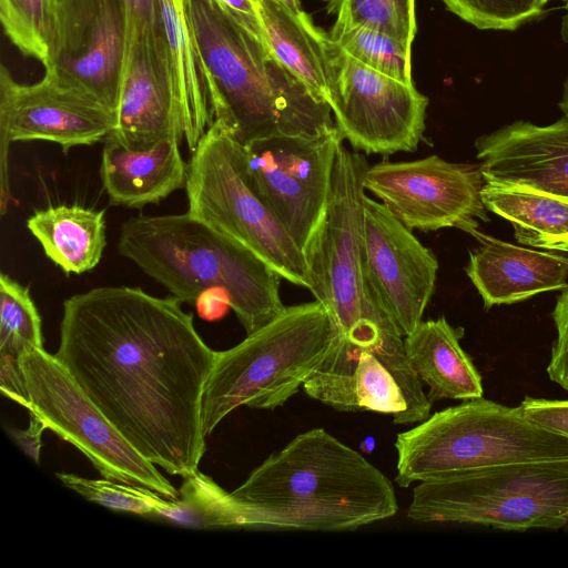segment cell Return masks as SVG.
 <instances>
[{"label": "cell", "mask_w": 568, "mask_h": 568, "mask_svg": "<svg viewBox=\"0 0 568 568\" xmlns=\"http://www.w3.org/2000/svg\"><path fill=\"white\" fill-rule=\"evenodd\" d=\"M44 348L41 317L30 292L9 275H0V353L20 357Z\"/></svg>", "instance_id": "31"}, {"label": "cell", "mask_w": 568, "mask_h": 568, "mask_svg": "<svg viewBox=\"0 0 568 568\" xmlns=\"http://www.w3.org/2000/svg\"><path fill=\"white\" fill-rule=\"evenodd\" d=\"M484 181V205L513 225L519 244L568 253V196L515 182Z\"/></svg>", "instance_id": "24"}, {"label": "cell", "mask_w": 568, "mask_h": 568, "mask_svg": "<svg viewBox=\"0 0 568 568\" xmlns=\"http://www.w3.org/2000/svg\"><path fill=\"white\" fill-rule=\"evenodd\" d=\"M329 38L346 53L363 64L406 84L412 80V47L365 27L334 23Z\"/></svg>", "instance_id": "29"}, {"label": "cell", "mask_w": 568, "mask_h": 568, "mask_svg": "<svg viewBox=\"0 0 568 568\" xmlns=\"http://www.w3.org/2000/svg\"><path fill=\"white\" fill-rule=\"evenodd\" d=\"M126 42L122 0H58L45 69L82 87L115 112Z\"/></svg>", "instance_id": "16"}, {"label": "cell", "mask_w": 568, "mask_h": 568, "mask_svg": "<svg viewBox=\"0 0 568 568\" xmlns=\"http://www.w3.org/2000/svg\"><path fill=\"white\" fill-rule=\"evenodd\" d=\"M58 0H0L3 31L26 57L49 62L57 27Z\"/></svg>", "instance_id": "28"}, {"label": "cell", "mask_w": 568, "mask_h": 568, "mask_svg": "<svg viewBox=\"0 0 568 568\" xmlns=\"http://www.w3.org/2000/svg\"><path fill=\"white\" fill-rule=\"evenodd\" d=\"M158 518L194 529L265 528L261 514L200 470L183 478L176 499L152 491Z\"/></svg>", "instance_id": "27"}, {"label": "cell", "mask_w": 568, "mask_h": 568, "mask_svg": "<svg viewBox=\"0 0 568 568\" xmlns=\"http://www.w3.org/2000/svg\"><path fill=\"white\" fill-rule=\"evenodd\" d=\"M564 9L565 12L562 14L560 23V36L562 41L568 43V0H566Z\"/></svg>", "instance_id": "40"}, {"label": "cell", "mask_w": 568, "mask_h": 568, "mask_svg": "<svg viewBox=\"0 0 568 568\" xmlns=\"http://www.w3.org/2000/svg\"><path fill=\"white\" fill-rule=\"evenodd\" d=\"M363 252L371 286L403 336L422 322L438 261L382 202L364 195Z\"/></svg>", "instance_id": "15"}, {"label": "cell", "mask_w": 568, "mask_h": 568, "mask_svg": "<svg viewBox=\"0 0 568 568\" xmlns=\"http://www.w3.org/2000/svg\"><path fill=\"white\" fill-rule=\"evenodd\" d=\"M551 316L557 335L546 371L550 381L568 392V285L557 297Z\"/></svg>", "instance_id": "34"}, {"label": "cell", "mask_w": 568, "mask_h": 568, "mask_svg": "<svg viewBox=\"0 0 568 568\" xmlns=\"http://www.w3.org/2000/svg\"><path fill=\"white\" fill-rule=\"evenodd\" d=\"M400 487L453 473L517 463L568 462V437L531 419L521 405L483 397L429 415L395 440Z\"/></svg>", "instance_id": "6"}, {"label": "cell", "mask_w": 568, "mask_h": 568, "mask_svg": "<svg viewBox=\"0 0 568 568\" xmlns=\"http://www.w3.org/2000/svg\"><path fill=\"white\" fill-rule=\"evenodd\" d=\"M55 476L67 488L103 507L144 517H151L153 513V490L105 478L88 479L67 473Z\"/></svg>", "instance_id": "33"}, {"label": "cell", "mask_w": 568, "mask_h": 568, "mask_svg": "<svg viewBox=\"0 0 568 568\" xmlns=\"http://www.w3.org/2000/svg\"><path fill=\"white\" fill-rule=\"evenodd\" d=\"M0 389L9 399L27 407L29 398L18 356L0 353Z\"/></svg>", "instance_id": "37"}, {"label": "cell", "mask_w": 568, "mask_h": 568, "mask_svg": "<svg viewBox=\"0 0 568 568\" xmlns=\"http://www.w3.org/2000/svg\"><path fill=\"white\" fill-rule=\"evenodd\" d=\"M548 1V0H547Z\"/></svg>", "instance_id": "43"}, {"label": "cell", "mask_w": 568, "mask_h": 568, "mask_svg": "<svg viewBox=\"0 0 568 568\" xmlns=\"http://www.w3.org/2000/svg\"><path fill=\"white\" fill-rule=\"evenodd\" d=\"M277 1H280L281 3H283L284 6H286L287 8H290L291 10H293L295 12L303 11L301 8L300 0H277Z\"/></svg>", "instance_id": "42"}, {"label": "cell", "mask_w": 568, "mask_h": 568, "mask_svg": "<svg viewBox=\"0 0 568 568\" xmlns=\"http://www.w3.org/2000/svg\"><path fill=\"white\" fill-rule=\"evenodd\" d=\"M19 363L28 412L77 447L103 478L178 498L179 489L122 436L54 355L34 348L23 353Z\"/></svg>", "instance_id": "10"}, {"label": "cell", "mask_w": 568, "mask_h": 568, "mask_svg": "<svg viewBox=\"0 0 568 568\" xmlns=\"http://www.w3.org/2000/svg\"><path fill=\"white\" fill-rule=\"evenodd\" d=\"M484 179L568 196V118L547 125L517 120L475 141Z\"/></svg>", "instance_id": "18"}, {"label": "cell", "mask_w": 568, "mask_h": 568, "mask_svg": "<svg viewBox=\"0 0 568 568\" xmlns=\"http://www.w3.org/2000/svg\"><path fill=\"white\" fill-rule=\"evenodd\" d=\"M126 30L164 42L161 33L156 0H122Z\"/></svg>", "instance_id": "36"}, {"label": "cell", "mask_w": 568, "mask_h": 568, "mask_svg": "<svg viewBox=\"0 0 568 568\" xmlns=\"http://www.w3.org/2000/svg\"><path fill=\"white\" fill-rule=\"evenodd\" d=\"M303 389L336 410L392 414L394 424L407 407L400 386L379 358L337 337Z\"/></svg>", "instance_id": "20"}, {"label": "cell", "mask_w": 568, "mask_h": 568, "mask_svg": "<svg viewBox=\"0 0 568 568\" xmlns=\"http://www.w3.org/2000/svg\"><path fill=\"white\" fill-rule=\"evenodd\" d=\"M118 251L181 303L197 306L203 295L219 292L247 335L286 307L281 276L265 261L189 212L130 217Z\"/></svg>", "instance_id": "5"}, {"label": "cell", "mask_w": 568, "mask_h": 568, "mask_svg": "<svg viewBox=\"0 0 568 568\" xmlns=\"http://www.w3.org/2000/svg\"><path fill=\"white\" fill-rule=\"evenodd\" d=\"M407 517L419 523L483 525L503 530L568 524V462L517 463L422 481Z\"/></svg>", "instance_id": "8"}, {"label": "cell", "mask_w": 568, "mask_h": 568, "mask_svg": "<svg viewBox=\"0 0 568 568\" xmlns=\"http://www.w3.org/2000/svg\"><path fill=\"white\" fill-rule=\"evenodd\" d=\"M232 494L265 528L353 531L398 510L392 481L324 428L295 436Z\"/></svg>", "instance_id": "4"}, {"label": "cell", "mask_w": 568, "mask_h": 568, "mask_svg": "<svg viewBox=\"0 0 568 568\" xmlns=\"http://www.w3.org/2000/svg\"><path fill=\"white\" fill-rule=\"evenodd\" d=\"M180 142L181 138L172 136L150 150L133 151L106 136L100 178L110 203L142 207L185 187L187 163L182 158Z\"/></svg>", "instance_id": "21"}, {"label": "cell", "mask_w": 568, "mask_h": 568, "mask_svg": "<svg viewBox=\"0 0 568 568\" xmlns=\"http://www.w3.org/2000/svg\"><path fill=\"white\" fill-rule=\"evenodd\" d=\"M189 213L237 241L282 278L308 290L302 251L247 184L242 145L212 122L187 162Z\"/></svg>", "instance_id": "9"}, {"label": "cell", "mask_w": 568, "mask_h": 568, "mask_svg": "<svg viewBox=\"0 0 568 568\" xmlns=\"http://www.w3.org/2000/svg\"><path fill=\"white\" fill-rule=\"evenodd\" d=\"M326 57L327 102L342 139L367 154L416 151L425 131L428 99L414 84L357 61L329 36Z\"/></svg>", "instance_id": "11"}, {"label": "cell", "mask_w": 568, "mask_h": 568, "mask_svg": "<svg viewBox=\"0 0 568 568\" xmlns=\"http://www.w3.org/2000/svg\"><path fill=\"white\" fill-rule=\"evenodd\" d=\"M115 125L108 135L133 151L183 135L165 43L126 31Z\"/></svg>", "instance_id": "17"}, {"label": "cell", "mask_w": 568, "mask_h": 568, "mask_svg": "<svg viewBox=\"0 0 568 568\" xmlns=\"http://www.w3.org/2000/svg\"><path fill=\"white\" fill-rule=\"evenodd\" d=\"M484 182L480 165L430 155L368 166L363 184L412 231L455 227L474 236L479 220L489 221L480 195Z\"/></svg>", "instance_id": "14"}, {"label": "cell", "mask_w": 568, "mask_h": 568, "mask_svg": "<svg viewBox=\"0 0 568 568\" xmlns=\"http://www.w3.org/2000/svg\"><path fill=\"white\" fill-rule=\"evenodd\" d=\"M474 237L480 245L469 253L466 273L486 310L568 285V256L504 242L480 231Z\"/></svg>", "instance_id": "19"}, {"label": "cell", "mask_w": 568, "mask_h": 568, "mask_svg": "<svg viewBox=\"0 0 568 568\" xmlns=\"http://www.w3.org/2000/svg\"><path fill=\"white\" fill-rule=\"evenodd\" d=\"M248 30L264 41L263 30L252 0H216ZM265 42V41H264Z\"/></svg>", "instance_id": "39"}, {"label": "cell", "mask_w": 568, "mask_h": 568, "mask_svg": "<svg viewBox=\"0 0 568 568\" xmlns=\"http://www.w3.org/2000/svg\"><path fill=\"white\" fill-rule=\"evenodd\" d=\"M344 141V140H343ZM339 143L323 214L302 253L308 290L329 313L336 337L374 353L400 386L407 406L425 403L404 336L375 295L364 262V155Z\"/></svg>", "instance_id": "3"}, {"label": "cell", "mask_w": 568, "mask_h": 568, "mask_svg": "<svg viewBox=\"0 0 568 568\" xmlns=\"http://www.w3.org/2000/svg\"><path fill=\"white\" fill-rule=\"evenodd\" d=\"M252 1L270 51L317 99L327 102L328 33L316 27L304 11L295 12L277 0Z\"/></svg>", "instance_id": "25"}, {"label": "cell", "mask_w": 568, "mask_h": 568, "mask_svg": "<svg viewBox=\"0 0 568 568\" xmlns=\"http://www.w3.org/2000/svg\"><path fill=\"white\" fill-rule=\"evenodd\" d=\"M27 227L65 274H82L101 261L106 245L104 210L52 205L36 211Z\"/></svg>", "instance_id": "26"}, {"label": "cell", "mask_w": 568, "mask_h": 568, "mask_svg": "<svg viewBox=\"0 0 568 568\" xmlns=\"http://www.w3.org/2000/svg\"><path fill=\"white\" fill-rule=\"evenodd\" d=\"M336 335L329 313L315 300L286 306L240 344L215 352L202 397L204 435L242 405H284L320 367Z\"/></svg>", "instance_id": "7"}, {"label": "cell", "mask_w": 568, "mask_h": 568, "mask_svg": "<svg viewBox=\"0 0 568 568\" xmlns=\"http://www.w3.org/2000/svg\"><path fill=\"white\" fill-rule=\"evenodd\" d=\"M559 109L561 110L562 114L568 118V78L566 79L564 87H562V94L561 99L558 103Z\"/></svg>", "instance_id": "41"}, {"label": "cell", "mask_w": 568, "mask_h": 568, "mask_svg": "<svg viewBox=\"0 0 568 568\" xmlns=\"http://www.w3.org/2000/svg\"><path fill=\"white\" fill-rule=\"evenodd\" d=\"M464 328L452 326L442 316L422 321L404 336L407 359L433 403L440 399L467 400L483 397L481 376L460 346Z\"/></svg>", "instance_id": "22"}, {"label": "cell", "mask_w": 568, "mask_h": 568, "mask_svg": "<svg viewBox=\"0 0 568 568\" xmlns=\"http://www.w3.org/2000/svg\"><path fill=\"white\" fill-rule=\"evenodd\" d=\"M336 24L365 27L412 47L416 34L415 0H324Z\"/></svg>", "instance_id": "30"}, {"label": "cell", "mask_w": 568, "mask_h": 568, "mask_svg": "<svg viewBox=\"0 0 568 568\" xmlns=\"http://www.w3.org/2000/svg\"><path fill=\"white\" fill-rule=\"evenodd\" d=\"M520 405L531 419L568 437V399L526 396Z\"/></svg>", "instance_id": "35"}, {"label": "cell", "mask_w": 568, "mask_h": 568, "mask_svg": "<svg viewBox=\"0 0 568 568\" xmlns=\"http://www.w3.org/2000/svg\"><path fill=\"white\" fill-rule=\"evenodd\" d=\"M479 30L515 31L544 14L547 0H442Z\"/></svg>", "instance_id": "32"}, {"label": "cell", "mask_w": 568, "mask_h": 568, "mask_svg": "<svg viewBox=\"0 0 568 568\" xmlns=\"http://www.w3.org/2000/svg\"><path fill=\"white\" fill-rule=\"evenodd\" d=\"M115 114L92 93L52 69L33 84L17 82L0 68L1 214L10 202L9 143L49 141L64 152L104 141L113 131Z\"/></svg>", "instance_id": "13"}, {"label": "cell", "mask_w": 568, "mask_h": 568, "mask_svg": "<svg viewBox=\"0 0 568 568\" xmlns=\"http://www.w3.org/2000/svg\"><path fill=\"white\" fill-rule=\"evenodd\" d=\"M194 40L207 75L213 113L245 146L287 135L316 138L337 130L331 105L216 0H186Z\"/></svg>", "instance_id": "2"}, {"label": "cell", "mask_w": 568, "mask_h": 568, "mask_svg": "<svg viewBox=\"0 0 568 568\" xmlns=\"http://www.w3.org/2000/svg\"><path fill=\"white\" fill-rule=\"evenodd\" d=\"M29 426L26 429L8 427L7 430L23 453L33 462L39 464L42 447V434L48 429V427L45 423L34 414L29 412Z\"/></svg>", "instance_id": "38"}, {"label": "cell", "mask_w": 568, "mask_h": 568, "mask_svg": "<svg viewBox=\"0 0 568 568\" xmlns=\"http://www.w3.org/2000/svg\"><path fill=\"white\" fill-rule=\"evenodd\" d=\"M156 4L181 110L183 135L193 152L213 122L207 75L194 40L186 0H156Z\"/></svg>", "instance_id": "23"}, {"label": "cell", "mask_w": 568, "mask_h": 568, "mask_svg": "<svg viewBox=\"0 0 568 568\" xmlns=\"http://www.w3.org/2000/svg\"><path fill=\"white\" fill-rule=\"evenodd\" d=\"M339 132L316 136H272L242 145L243 173L303 251L325 209Z\"/></svg>", "instance_id": "12"}, {"label": "cell", "mask_w": 568, "mask_h": 568, "mask_svg": "<svg viewBox=\"0 0 568 568\" xmlns=\"http://www.w3.org/2000/svg\"><path fill=\"white\" fill-rule=\"evenodd\" d=\"M181 304L129 286L72 295L54 356L143 457L184 478L206 450L201 407L215 351Z\"/></svg>", "instance_id": "1"}]
</instances>
